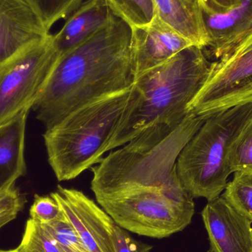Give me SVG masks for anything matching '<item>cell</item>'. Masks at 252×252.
Wrapping results in <instances>:
<instances>
[{
  "label": "cell",
  "instance_id": "1",
  "mask_svg": "<svg viewBox=\"0 0 252 252\" xmlns=\"http://www.w3.org/2000/svg\"><path fill=\"white\" fill-rule=\"evenodd\" d=\"M131 28L115 16L108 25L58 59L32 109L46 129L75 109L135 83Z\"/></svg>",
  "mask_w": 252,
  "mask_h": 252
},
{
  "label": "cell",
  "instance_id": "2",
  "mask_svg": "<svg viewBox=\"0 0 252 252\" xmlns=\"http://www.w3.org/2000/svg\"><path fill=\"white\" fill-rule=\"evenodd\" d=\"M212 63L204 49L192 45L136 78L137 97L108 151L126 145L147 129L181 124L207 80Z\"/></svg>",
  "mask_w": 252,
  "mask_h": 252
},
{
  "label": "cell",
  "instance_id": "3",
  "mask_svg": "<svg viewBox=\"0 0 252 252\" xmlns=\"http://www.w3.org/2000/svg\"><path fill=\"white\" fill-rule=\"evenodd\" d=\"M137 97L135 84L87 103L46 129L49 164L59 182L98 164Z\"/></svg>",
  "mask_w": 252,
  "mask_h": 252
},
{
  "label": "cell",
  "instance_id": "4",
  "mask_svg": "<svg viewBox=\"0 0 252 252\" xmlns=\"http://www.w3.org/2000/svg\"><path fill=\"white\" fill-rule=\"evenodd\" d=\"M252 116V102L213 115L184 147L176 169L184 188L192 198L210 201L220 197L232 173L228 162L229 148Z\"/></svg>",
  "mask_w": 252,
  "mask_h": 252
},
{
  "label": "cell",
  "instance_id": "5",
  "mask_svg": "<svg viewBox=\"0 0 252 252\" xmlns=\"http://www.w3.org/2000/svg\"><path fill=\"white\" fill-rule=\"evenodd\" d=\"M96 200L118 226L157 239L184 230L195 213L193 198L185 188H134Z\"/></svg>",
  "mask_w": 252,
  "mask_h": 252
},
{
  "label": "cell",
  "instance_id": "6",
  "mask_svg": "<svg viewBox=\"0 0 252 252\" xmlns=\"http://www.w3.org/2000/svg\"><path fill=\"white\" fill-rule=\"evenodd\" d=\"M252 102V25L218 55L204 85L188 106V113L207 120Z\"/></svg>",
  "mask_w": 252,
  "mask_h": 252
},
{
  "label": "cell",
  "instance_id": "7",
  "mask_svg": "<svg viewBox=\"0 0 252 252\" xmlns=\"http://www.w3.org/2000/svg\"><path fill=\"white\" fill-rule=\"evenodd\" d=\"M58 59L50 34L0 65V127L32 109Z\"/></svg>",
  "mask_w": 252,
  "mask_h": 252
},
{
  "label": "cell",
  "instance_id": "8",
  "mask_svg": "<svg viewBox=\"0 0 252 252\" xmlns=\"http://www.w3.org/2000/svg\"><path fill=\"white\" fill-rule=\"evenodd\" d=\"M50 195L58 201L89 252H115L112 232L115 222L82 191L58 186Z\"/></svg>",
  "mask_w": 252,
  "mask_h": 252
},
{
  "label": "cell",
  "instance_id": "9",
  "mask_svg": "<svg viewBox=\"0 0 252 252\" xmlns=\"http://www.w3.org/2000/svg\"><path fill=\"white\" fill-rule=\"evenodd\" d=\"M50 35L26 0H0V65Z\"/></svg>",
  "mask_w": 252,
  "mask_h": 252
},
{
  "label": "cell",
  "instance_id": "10",
  "mask_svg": "<svg viewBox=\"0 0 252 252\" xmlns=\"http://www.w3.org/2000/svg\"><path fill=\"white\" fill-rule=\"evenodd\" d=\"M192 45L195 44L157 15L149 25L131 28L130 50L135 80Z\"/></svg>",
  "mask_w": 252,
  "mask_h": 252
},
{
  "label": "cell",
  "instance_id": "11",
  "mask_svg": "<svg viewBox=\"0 0 252 252\" xmlns=\"http://www.w3.org/2000/svg\"><path fill=\"white\" fill-rule=\"evenodd\" d=\"M208 233V252H252V222L222 197L208 201L201 212Z\"/></svg>",
  "mask_w": 252,
  "mask_h": 252
},
{
  "label": "cell",
  "instance_id": "12",
  "mask_svg": "<svg viewBox=\"0 0 252 252\" xmlns=\"http://www.w3.org/2000/svg\"><path fill=\"white\" fill-rule=\"evenodd\" d=\"M107 0L83 1L66 18L62 29L53 35V43L59 57L73 50L113 20Z\"/></svg>",
  "mask_w": 252,
  "mask_h": 252
},
{
  "label": "cell",
  "instance_id": "13",
  "mask_svg": "<svg viewBox=\"0 0 252 252\" xmlns=\"http://www.w3.org/2000/svg\"><path fill=\"white\" fill-rule=\"evenodd\" d=\"M201 11L207 37L208 57L217 58L220 52L252 25V0H242L238 7L223 14Z\"/></svg>",
  "mask_w": 252,
  "mask_h": 252
},
{
  "label": "cell",
  "instance_id": "14",
  "mask_svg": "<svg viewBox=\"0 0 252 252\" xmlns=\"http://www.w3.org/2000/svg\"><path fill=\"white\" fill-rule=\"evenodd\" d=\"M30 111L0 127V190L26 174L25 128Z\"/></svg>",
  "mask_w": 252,
  "mask_h": 252
},
{
  "label": "cell",
  "instance_id": "15",
  "mask_svg": "<svg viewBox=\"0 0 252 252\" xmlns=\"http://www.w3.org/2000/svg\"><path fill=\"white\" fill-rule=\"evenodd\" d=\"M157 16L195 45L205 49L207 37L200 8L183 0H154Z\"/></svg>",
  "mask_w": 252,
  "mask_h": 252
},
{
  "label": "cell",
  "instance_id": "16",
  "mask_svg": "<svg viewBox=\"0 0 252 252\" xmlns=\"http://www.w3.org/2000/svg\"><path fill=\"white\" fill-rule=\"evenodd\" d=\"M221 197L252 223V172H235Z\"/></svg>",
  "mask_w": 252,
  "mask_h": 252
},
{
  "label": "cell",
  "instance_id": "17",
  "mask_svg": "<svg viewBox=\"0 0 252 252\" xmlns=\"http://www.w3.org/2000/svg\"><path fill=\"white\" fill-rule=\"evenodd\" d=\"M111 9L118 17L130 28L146 26L157 15L154 0H107Z\"/></svg>",
  "mask_w": 252,
  "mask_h": 252
},
{
  "label": "cell",
  "instance_id": "18",
  "mask_svg": "<svg viewBox=\"0 0 252 252\" xmlns=\"http://www.w3.org/2000/svg\"><path fill=\"white\" fill-rule=\"evenodd\" d=\"M17 252H65L45 226L28 219Z\"/></svg>",
  "mask_w": 252,
  "mask_h": 252
},
{
  "label": "cell",
  "instance_id": "19",
  "mask_svg": "<svg viewBox=\"0 0 252 252\" xmlns=\"http://www.w3.org/2000/svg\"><path fill=\"white\" fill-rule=\"evenodd\" d=\"M228 162L232 173L252 172V116L244 124L229 148Z\"/></svg>",
  "mask_w": 252,
  "mask_h": 252
},
{
  "label": "cell",
  "instance_id": "20",
  "mask_svg": "<svg viewBox=\"0 0 252 252\" xmlns=\"http://www.w3.org/2000/svg\"><path fill=\"white\" fill-rule=\"evenodd\" d=\"M39 14L47 29L79 7L83 0H26Z\"/></svg>",
  "mask_w": 252,
  "mask_h": 252
},
{
  "label": "cell",
  "instance_id": "21",
  "mask_svg": "<svg viewBox=\"0 0 252 252\" xmlns=\"http://www.w3.org/2000/svg\"><path fill=\"white\" fill-rule=\"evenodd\" d=\"M44 226L65 252H89L63 212L60 217Z\"/></svg>",
  "mask_w": 252,
  "mask_h": 252
},
{
  "label": "cell",
  "instance_id": "22",
  "mask_svg": "<svg viewBox=\"0 0 252 252\" xmlns=\"http://www.w3.org/2000/svg\"><path fill=\"white\" fill-rule=\"evenodd\" d=\"M27 203L16 184L0 190V229L17 217Z\"/></svg>",
  "mask_w": 252,
  "mask_h": 252
},
{
  "label": "cell",
  "instance_id": "23",
  "mask_svg": "<svg viewBox=\"0 0 252 252\" xmlns=\"http://www.w3.org/2000/svg\"><path fill=\"white\" fill-rule=\"evenodd\" d=\"M62 214L60 205L51 195H35L30 209L31 219L41 224L47 225L54 221Z\"/></svg>",
  "mask_w": 252,
  "mask_h": 252
},
{
  "label": "cell",
  "instance_id": "24",
  "mask_svg": "<svg viewBox=\"0 0 252 252\" xmlns=\"http://www.w3.org/2000/svg\"><path fill=\"white\" fill-rule=\"evenodd\" d=\"M112 242L115 252H150L152 246L136 241L124 228L115 223L112 232Z\"/></svg>",
  "mask_w": 252,
  "mask_h": 252
},
{
  "label": "cell",
  "instance_id": "25",
  "mask_svg": "<svg viewBox=\"0 0 252 252\" xmlns=\"http://www.w3.org/2000/svg\"><path fill=\"white\" fill-rule=\"evenodd\" d=\"M202 11L210 14H223L241 4L242 0H198Z\"/></svg>",
  "mask_w": 252,
  "mask_h": 252
},
{
  "label": "cell",
  "instance_id": "26",
  "mask_svg": "<svg viewBox=\"0 0 252 252\" xmlns=\"http://www.w3.org/2000/svg\"><path fill=\"white\" fill-rule=\"evenodd\" d=\"M185 2L188 3V4H191V5L194 6V7H199V1L198 0H183Z\"/></svg>",
  "mask_w": 252,
  "mask_h": 252
},
{
  "label": "cell",
  "instance_id": "27",
  "mask_svg": "<svg viewBox=\"0 0 252 252\" xmlns=\"http://www.w3.org/2000/svg\"><path fill=\"white\" fill-rule=\"evenodd\" d=\"M0 252H17V251L15 249V250H7V251H5V250H0Z\"/></svg>",
  "mask_w": 252,
  "mask_h": 252
}]
</instances>
